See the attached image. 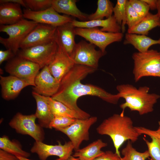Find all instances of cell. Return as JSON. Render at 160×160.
<instances>
[{"mask_svg":"<svg viewBox=\"0 0 160 160\" xmlns=\"http://www.w3.org/2000/svg\"><path fill=\"white\" fill-rule=\"evenodd\" d=\"M158 27H160V17L157 14L149 12L138 24L128 29L127 33L147 36L150 31Z\"/></svg>","mask_w":160,"mask_h":160,"instance_id":"cell-26","label":"cell"},{"mask_svg":"<svg viewBox=\"0 0 160 160\" xmlns=\"http://www.w3.org/2000/svg\"><path fill=\"white\" fill-rule=\"evenodd\" d=\"M137 131L141 135L149 136L151 139L149 141L145 138L143 140L148 148L150 160H160V134L157 130H153L142 127H135Z\"/></svg>","mask_w":160,"mask_h":160,"instance_id":"cell-23","label":"cell"},{"mask_svg":"<svg viewBox=\"0 0 160 160\" xmlns=\"http://www.w3.org/2000/svg\"><path fill=\"white\" fill-rule=\"evenodd\" d=\"M123 44L125 45L130 44L138 52H144L148 51L153 45H160V38L155 40L146 35L127 33L125 34Z\"/></svg>","mask_w":160,"mask_h":160,"instance_id":"cell-24","label":"cell"},{"mask_svg":"<svg viewBox=\"0 0 160 160\" xmlns=\"http://www.w3.org/2000/svg\"><path fill=\"white\" fill-rule=\"evenodd\" d=\"M10 2L16 3L20 4L21 6L27 8V7L24 0H0V3Z\"/></svg>","mask_w":160,"mask_h":160,"instance_id":"cell-39","label":"cell"},{"mask_svg":"<svg viewBox=\"0 0 160 160\" xmlns=\"http://www.w3.org/2000/svg\"><path fill=\"white\" fill-rule=\"evenodd\" d=\"M113 7L109 0H98L97 8L94 13L88 15V20H103L105 17L108 18L112 16Z\"/></svg>","mask_w":160,"mask_h":160,"instance_id":"cell-29","label":"cell"},{"mask_svg":"<svg viewBox=\"0 0 160 160\" xmlns=\"http://www.w3.org/2000/svg\"><path fill=\"white\" fill-rule=\"evenodd\" d=\"M133 73L135 82L146 76L160 77V52L154 49L133 53Z\"/></svg>","mask_w":160,"mask_h":160,"instance_id":"cell-4","label":"cell"},{"mask_svg":"<svg viewBox=\"0 0 160 160\" xmlns=\"http://www.w3.org/2000/svg\"><path fill=\"white\" fill-rule=\"evenodd\" d=\"M156 9L157 11V14L160 17V0H157Z\"/></svg>","mask_w":160,"mask_h":160,"instance_id":"cell-41","label":"cell"},{"mask_svg":"<svg viewBox=\"0 0 160 160\" xmlns=\"http://www.w3.org/2000/svg\"><path fill=\"white\" fill-rule=\"evenodd\" d=\"M23 12L24 17L25 19L38 23L47 24L55 27L72 22L74 20L69 16L60 15L52 7L39 11H34L28 8H25Z\"/></svg>","mask_w":160,"mask_h":160,"instance_id":"cell-13","label":"cell"},{"mask_svg":"<svg viewBox=\"0 0 160 160\" xmlns=\"http://www.w3.org/2000/svg\"><path fill=\"white\" fill-rule=\"evenodd\" d=\"M96 46L81 40L77 43L71 56L75 64L84 65L97 69L100 59L106 53L95 49Z\"/></svg>","mask_w":160,"mask_h":160,"instance_id":"cell-11","label":"cell"},{"mask_svg":"<svg viewBox=\"0 0 160 160\" xmlns=\"http://www.w3.org/2000/svg\"><path fill=\"white\" fill-rule=\"evenodd\" d=\"M33 91L46 97H52L57 92L59 82L52 75L48 65L44 66L36 75Z\"/></svg>","mask_w":160,"mask_h":160,"instance_id":"cell-15","label":"cell"},{"mask_svg":"<svg viewBox=\"0 0 160 160\" xmlns=\"http://www.w3.org/2000/svg\"><path fill=\"white\" fill-rule=\"evenodd\" d=\"M35 114L25 115L18 112L9 123V126L17 133L30 136L36 142H43L45 138L43 128L36 123Z\"/></svg>","mask_w":160,"mask_h":160,"instance_id":"cell-6","label":"cell"},{"mask_svg":"<svg viewBox=\"0 0 160 160\" xmlns=\"http://www.w3.org/2000/svg\"><path fill=\"white\" fill-rule=\"evenodd\" d=\"M97 133L107 135L112 140L115 153L121 157L119 149L127 140L135 142L141 135L133 125L131 118L121 114H114L104 119L96 128Z\"/></svg>","mask_w":160,"mask_h":160,"instance_id":"cell-2","label":"cell"},{"mask_svg":"<svg viewBox=\"0 0 160 160\" xmlns=\"http://www.w3.org/2000/svg\"><path fill=\"white\" fill-rule=\"evenodd\" d=\"M76 119L66 117H54L50 124V129L54 128L56 129L67 127L73 124Z\"/></svg>","mask_w":160,"mask_h":160,"instance_id":"cell-34","label":"cell"},{"mask_svg":"<svg viewBox=\"0 0 160 160\" xmlns=\"http://www.w3.org/2000/svg\"><path fill=\"white\" fill-rule=\"evenodd\" d=\"M32 95L36 103L35 114L39 124L43 128L50 129V124L54 117L50 111L47 97L33 91Z\"/></svg>","mask_w":160,"mask_h":160,"instance_id":"cell-20","label":"cell"},{"mask_svg":"<svg viewBox=\"0 0 160 160\" xmlns=\"http://www.w3.org/2000/svg\"><path fill=\"white\" fill-rule=\"evenodd\" d=\"M74 147L70 141L62 144L60 141L55 145H48L42 142L35 141L31 149V153L38 155L40 160H46L51 156L58 157L56 160H67L71 155Z\"/></svg>","mask_w":160,"mask_h":160,"instance_id":"cell-12","label":"cell"},{"mask_svg":"<svg viewBox=\"0 0 160 160\" xmlns=\"http://www.w3.org/2000/svg\"><path fill=\"white\" fill-rule=\"evenodd\" d=\"M97 69L88 66L75 64L61 81L57 93L51 97L80 114L84 119L90 116L88 113L78 106V99L86 95L97 97L111 104H116L120 98L118 95L113 94L97 86L83 84L81 81Z\"/></svg>","mask_w":160,"mask_h":160,"instance_id":"cell-1","label":"cell"},{"mask_svg":"<svg viewBox=\"0 0 160 160\" xmlns=\"http://www.w3.org/2000/svg\"><path fill=\"white\" fill-rule=\"evenodd\" d=\"M159 126L157 131L160 134V121L158 122Z\"/></svg>","mask_w":160,"mask_h":160,"instance_id":"cell-44","label":"cell"},{"mask_svg":"<svg viewBox=\"0 0 160 160\" xmlns=\"http://www.w3.org/2000/svg\"><path fill=\"white\" fill-rule=\"evenodd\" d=\"M16 55L10 49H7L5 50H0V64H1L4 61L11 59Z\"/></svg>","mask_w":160,"mask_h":160,"instance_id":"cell-37","label":"cell"},{"mask_svg":"<svg viewBox=\"0 0 160 160\" xmlns=\"http://www.w3.org/2000/svg\"><path fill=\"white\" fill-rule=\"evenodd\" d=\"M58 48L55 39L46 44L21 49L17 55L37 64L42 69L51 62Z\"/></svg>","mask_w":160,"mask_h":160,"instance_id":"cell-8","label":"cell"},{"mask_svg":"<svg viewBox=\"0 0 160 160\" xmlns=\"http://www.w3.org/2000/svg\"><path fill=\"white\" fill-rule=\"evenodd\" d=\"M67 160H80V159L78 158H76L71 155Z\"/></svg>","mask_w":160,"mask_h":160,"instance_id":"cell-42","label":"cell"},{"mask_svg":"<svg viewBox=\"0 0 160 160\" xmlns=\"http://www.w3.org/2000/svg\"><path fill=\"white\" fill-rule=\"evenodd\" d=\"M75 32L76 35L85 39L105 53H106L105 49L108 45L113 42L121 41L124 36L122 32H103L101 31L98 28H75Z\"/></svg>","mask_w":160,"mask_h":160,"instance_id":"cell-9","label":"cell"},{"mask_svg":"<svg viewBox=\"0 0 160 160\" xmlns=\"http://www.w3.org/2000/svg\"><path fill=\"white\" fill-rule=\"evenodd\" d=\"M127 0H117L115 6L113 7V13L118 23L121 26V32H124L126 24V5Z\"/></svg>","mask_w":160,"mask_h":160,"instance_id":"cell-31","label":"cell"},{"mask_svg":"<svg viewBox=\"0 0 160 160\" xmlns=\"http://www.w3.org/2000/svg\"><path fill=\"white\" fill-rule=\"evenodd\" d=\"M75 28H102V31L112 33L121 32V26L117 23L113 15L105 19L98 20L81 21L73 20L72 22Z\"/></svg>","mask_w":160,"mask_h":160,"instance_id":"cell-19","label":"cell"},{"mask_svg":"<svg viewBox=\"0 0 160 160\" xmlns=\"http://www.w3.org/2000/svg\"><path fill=\"white\" fill-rule=\"evenodd\" d=\"M121 158L115 153H114L111 151H108L104 152L103 154L94 160H121Z\"/></svg>","mask_w":160,"mask_h":160,"instance_id":"cell-36","label":"cell"},{"mask_svg":"<svg viewBox=\"0 0 160 160\" xmlns=\"http://www.w3.org/2000/svg\"><path fill=\"white\" fill-rule=\"evenodd\" d=\"M57 27L38 23L22 42L20 48L23 49L43 44L55 40Z\"/></svg>","mask_w":160,"mask_h":160,"instance_id":"cell-14","label":"cell"},{"mask_svg":"<svg viewBox=\"0 0 160 160\" xmlns=\"http://www.w3.org/2000/svg\"><path fill=\"white\" fill-rule=\"evenodd\" d=\"M148 5L150 9H156L157 0H143Z\"/></svg>","mask_w":160,"mask_h":160,"instance_id":"cell-40","label":"cell"},{"mask_svg":"<svg viewBox=\"0 0 160 160\" xmlns=\"http://www.w3.org/2000/svg\"><path fill=\"white\" fill-rule=\"evenodd\" d=\"M129 2L136 12L143 17L149 12L148 5L143 0H129Z\"/></svg>","mask_w":160,"mask_h":160,"instance_id":"cell-35","label":"cell"},{"mask_svg":"<svg viewBox=\"0 0 160 160\" xmlns=\"http://www.w3.org/2000/svg\"><path fill=\"white\" fill-rule=\"evenodd\" d=\"M159 52H160V51H159Z\"/></svg>","mask_w":160,"mask_h":160,"instance_id":"cell-45","label":"cell"},{"mask_svg":"<svg viewBox=\"0 0 160 160\" xmlns=\"http://www.w3.org/2000/svg\"><path fill=\"white\" fill-rule=\"evenodd\" d=\"M0 78L1 96L6 100L15 98L24 88L30 86L26 81L10 75L7 76L0 75Z\"/></svg>","mask_w":160,"mask_h":160,"instance_id":"cell-18","label":"cell"},{"mask_svg":"<svg viewBox=\"0 0 160 160\" xmlns=\"http://www.w3.org/2000/svg\"><path fill=\"white\" fill-rule=\"evenodd\" d=\"M96 116H92L85 119H77L69 126L55 130L65 134L69 139L76 151L79 149L82 143L89 140V131L90 127L97 121Z\"/></svg>","mask_w":160,"mask_h":160,"instance_id":"cell-10","label":"cell"},{"mask_svg":"<svg viewBox=\"0 0 160 160\" xmlns=\"http://www.w3.org/2000/svg\"><path fill=\"white\" fill-rule=\"evenodd\" d=\"M76 0H52L51 7L58 13L73 16L81 21H88V15L81 12Z\"/></svg>","mask_w":160,"mask_h":160,"instance_id":"cell-22","label":"cell"},{"mask_svg":"<svg viewBox=\"0 0 160 160\" xmlns=\"http://www.w3.org/2000/svg\"><path fill=\"white\" fill-rule=\"evenodd\" d=\"M0 4V25L13 24L24 18L20 4L10 2Z\"/></svg>","mask_w":160,"mask_h":160,"instance_id":"cell-21","label":"cell"},{"mask_svg":"<svg viewBox=\"0 0 160 160\" xmlns=\"http://www.w3.org/2000/svg\"><path fill=\"white\" fill-rule=\"evenodd\" d=\"M75 64L72 58L58 45L56 53L48 66L52 75L60 83Z\"/></svg>","mask_w":160,"mask_h":160,"instance_id":"cell-16","label":"cell"},{"mask_svg":"<svg viewBox=\"0 0 160 160\" xmlns=\"http://www.w3.org/2000/svg\"><path fill=\"white\" fill-rule=\"evenodd\" d=\"M121 153L123 156L121 158V160H146L149 157L148 150L143 152L137 151L129 140L122 150Z\"/></svg>","mask_w":160,"mask_h":160,"instance_id":"cell-30","label":"cell"},{"mask_svg":"<svg viewBox=\"0 0 160 160\" xmlns=\"http://www.w3.org/2000/svg\"><path fill=\"white\" fill-rule=\"evenodd\" d=\"M0 160H20L16 156L0 149Z\"/></svg>","mask_w":160,"mask_h":160,"instance_id":"cell-38","label":"cell"},{"mask_svg":"<svg viewBox=\"0 0 160 160\" xmlns=\"http://www.w3.org/2000/svg\"><path fill=\"white\" fill-rule=\"evenodd\" d=\"M116 88L118 92L117 94L125 100L120 105L122 110L121 113L122 115L127 108L131 111H137L141 115L151 112L153 110L154 105L160 97L157 94L149 93L150 88L146 86L137 88L130 84H123L117 85Z\"/></svg>","mask_w":160,"mask_h":160,"instance_id":"cell-3","label":"cell"},{"mask_svg":"<svg viewBox=\"0 0 160 160\" xmlns=\"http://www.w3.org/2000/svg\"><path fill=\"white\" fill-rule=\"evenodd\" d=\"M107 146L106 143L99 139L87 146L75 151L73 156L80 160H94L104 153L101 149Z\"/></svg>","mask_w":160,"mask_h":160,"instance_id":"cell-25","label":"cell"},{"mask_svg":"<svg viewBox=\"0 0 160 160\" xmlns=\"http://www.w3.org/2000/svg\"><path fill=\"white\" fill-rule=\"evenodd\" d=\"M50 111L54 117L63 116L76 119H85L76 111L51 97H46Z\"/></svg>","mask_w":160,"mask_h":160,"instance_id":"cell-27","label":"cell"},{"mask_svg":"<svg viewBox=\"0 0 160 160\" xmlns=\"http://www.w3.org/2000/svg\"><path fill=\"white\" fill-rule=\"evenodd\" d=\"M38 24L24 18L13 24L0 25V31L6 33L9 36L6 38L0 36V43L17 55L22 42Z\"/></svg>","mask_w":160,"mask_h":160,"instance_id":"cell-5","label":"cell"},{"mask_svg":"<svg viewBox=\"0 0 160 160\" xmlns=\"http://www.w3.org/2000/svg\"><path fill=\"white\" fill-rule=\"evenodd\" d=\"M20 160H32L28 159V158L21 157H17Z\"/></svg>","mask_w":160,"mask_h":160,"instance_id":"cell-43","label":"cell"},{"mask_svg":"<svg viewBox=\"0 0 160 160\" xmlns=\"http://www.w3.org/2000/svg\"><path fill=\"white\" fill-rule=\"evenodd\" d=\"M126 24L130 29L140 23L144 17L140 16L127 0L126 5Z\"/></svg>","mask_w":160,"mask_h":160,"instance_id":"cell-32","label":"cell"},{"mask_svg":"<svg viewBox=\"0 0 160 160\" xmlns=\"http://www.w3.org/2000/svg\"><path fill=\"white\" fill-rule=\"evenodd\" d=\"M27 7L31 10L39 11L51 7L52 0H24Z\"/></svg>","mask_w":160,"mask_h":160,"instance_id":"cell-33","label":"cell"},{"mask_svg":"<svg viewBox=\"0 0 160 160\" xmlns=\"http://www.w3.org/2000/svg\"><path fill=\"white\" fill-rule=\"evenodd\" d=\"M0 149L17 157L28 158L30 156L29 152L23 150L20 143L17 140H11L4 135L0 138Z\"/></svg>","mask_w":160,"mask_h":160,"instance_id":"cell-28","label":"cell"},{"mask_svg":"<svg viewBox=\"0 0 160 160\" xmlns=\"http://www.w3.org/2000/svg\"><path fill=\"white\" fill-rule=\"evenodd\" d=\"M40 69L37 64L17 55L9 60L5 66V71L10 75L25 80L33 87Z\"/></svg>","mask_w":160,"mask_h":160,"instance_id":"cell-7","label":"cell"},{"mask_svg":"<svg viewBox=\"0 0 160 160\" xmlns=\"http://www.w3.org/2000/svg\"><path fill=\"white\" fill-rule=\"evenodd\" d=\"M75 27L69 22L57 27L55 40L58 45L71 57L76 43Z\"/></svg>","mask_w":160,"mask_h":160,"instance_id":"cell-17","label":"cell"}]
</instances>
